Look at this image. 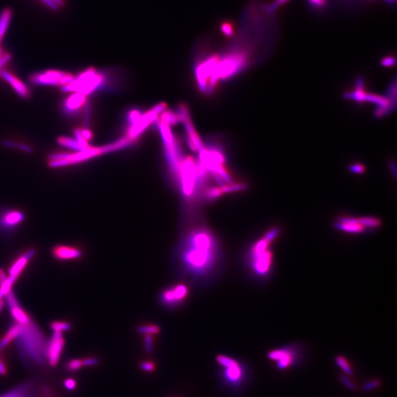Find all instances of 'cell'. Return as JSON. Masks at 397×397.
Masks as SVG:
<instances>
[{"mask_svg": "<svg viewBox=\"0 0 397 397\" xmlns=\"http://www.w3.org/2000/svg\"><path fill=\"white\" fill-rule=\"evenodd\" d=\"M359 220L365 228H374L380 225V221L374 217H363L359 219Z\"/></svg>", "mask_w": 397, "mask_h": 397, "instance_id": "7402d4cb", "label": "cell"}, {"mask_svg": "<svg viewBox=\"0 0 397 397\" xmlns=\"http://www.w3.org/2000/svg\"><path fill=\"white\" fill-rule=\"evenodd\" d=\"M304 349L299 343H290L267 352V358L279 372H287L302 364Z\"/></svg>", "mask_w": 397, "mask_h": 397, "instance_id": "3957f363", "label": "cell"}, {"mask_svg": "<svg viewBox=\"0 0 397 397\" xmlns=\"http://www.w3.org/2000/svg\"><path fill=\"white\" fill-rule=\"evenodd\" d=\"M11 56L7 52L3 47L0 48V72L3 70V68L11 61Z\"/></svg>", "mask_w": 397, "mask_h": 397, "instance_id": "4316f807", "label": "cell"}, {"mask_svg": "<svg viewBox=\"0 0 397 397\" xmlns=\"http://www.w3.org/2000/svg\"><path fill=\"white\" fill-rule=\"evenodd\" d=\"M64 386L66 387V389L69 390V391H73L77 387V382L75 381L74 379H66L64 382Z\"/></svg>", "mask_w": 397, "mask_h": 397, "instance_id": "f546056e", "label": "cell"}, {"mask_svg": "<svg viewBox=\"0 0 397 397\" xmlns=\"http://www.w3.org/2000/svg\"><path fill=\"white\" fill-rule=\"evenodd\" d=\"M86 103V96L75 93L65 99L63 109L67 115L74 116Z\"/></svg>", "mask_w": 397, "mask_h": 397, "instance_id": "8fae6325", "label": "cell"}, {"mask_svg": "<svg viewBox=\"0 0 397 397\" xmlns=\"http://www.w3.org/2000/svg\"><path fill=\"white\" fill-rule=\"evenodd\" d=\"M289 1H290V0H275L272 4L269 5V6L266 8V12L269 13V14H272V13H275L280 7L286 4Z\"/></svg>", "mask_w": 397, "mask_h": 397, "instance_id": "d4e9b609", "label": "cell"}, {"mask_svg": "<svg viewBox=\"0 0 397 397\" xmlns=\"http://www.w3.org/2000/svg\"><path fill=\"white\" fill-rule=\"evenodd\" d=\"M35 254H36V250L34 249H31L17 257L10 267L9 270H8L9 276L19 278L20 275L22 273L23 271L26 268L30 260L33 258Z\"/></svg>", "mask_w": 397, "mask_h": 397, "instance_id": "4fadbf2b", "label": "cell"}, {"mask_svg": "<svg viewBox=\"0 0 397 397\" xmlns=\"http://www.w3.org/2000/svg\"><path fill=\"white\" fill-rule=\"evenodd\" d=\"M8 374V368L6 363H5L4 360H3V357L0 355V375L1 376H6Z\"/></svg>", "mask_w": 397, "mask_h": 397, "instance_id": "e575fe53", "label": "cell"}, {"mask_svg": "<svg viewBox=\"0 0 397 397\" xmlns=\"http://www.w3.org/2000/svg\"><path fill=\"white\" fill-rule=\"evenodd\" d=\"M16 144H17V143L14 142V141L11 140L3 141V145L7 148H11V149L16 148Z\"/></svg>", "mask_w": 397, "mask_h": 397, "instance_id": "74e56055", "label": "cell"}, {"mask_svg": "<svg viewBox=\"0 0 397 397\" xmlns=\"http://www.w3.org/2000/svg\"><path fill=\"white\" fill-rule=\"evenodd\" d=\"M44 4L51 10H58L65 5V0H41Z\"/></svg>", "mask_w": 397, "mask_h": 397, "instance_id": "484cf974", "label": "cell"}, {"mask_svg": "<svg viewBox=\"0 0 397 397\" xmlns=\"http://www.w3.org/2000/svg\"><path fill=\"white\" fill-rule=\"evenodd\" d=\"M24 219V214L20 210H7L0 217V226L6 230H11L19 226Z\"/></svg>", "mask_w": 397, "mask_h": 397, "instance_id": "7c38bea8", "label": "cell"}, {"mask_svg": "<svg viewBox=\"0 0 397 397\" xmlns=\"http://www.w3.org/2000/svg\"><path fill=\"white\" fill-rule=\"evenodd\" d=\"M218 245L214 234L205 228L192 231L186 237L181 258L188 272L195 275L208 274L215 267Z\"/></svg>", "mask_w": 397, "mask_h": 397, "instance_id": "6da1fadb", "label": "cell"}, {"mask_svg": "<svg viewBox=\"0 0 397 397\" xmlns=\"http://www.w3.org/2000/svg\"><path fill=\"white\" fill-rule=\"evenodd\" d=\"M381 385V380H379V379H374V380L367 381L366 383H364L362 387V390L364 392H369L380 388Z\"/></svg>", "mask_w": 397, "mask_h": 397, "instance_id": "603a6c76", "label": "cell"}, {"mask_svg": "<svg viewBox=\"0 0 397 397\" xmlns=\"http://www.w3.org/2000/svg\"><path fill=\"white\" fill-rule=\"evenodd\" d=\"M335 364L348 377H353L355 375V369L350 360L343 355H338L335 358Z\"/></svg>", "mask_w": 397, "mask_h": 397, "instance_id": "ac0fdd59", "label": "cell"}, {"mask_svg": "<svg viewBox=\"0 0 397 397\" xmlns=\"http://www.w3.org/2000/svg\"><path fill=\"white\" fill-rule=\"evenodd\" d=\"M311 6L316 8H323L327 6V0H308Z\"/></svg>", "mask_w": 397, "mask_h": 397, "instance_id": "4dcf8cb0", "label": "cell"}, {"mask_svg": "<svg viewBox=\"0 0 397 397\" xmlns=\"http://www.w3.org/2000/svg\"><path fill=\"white\" fill-rule=\"evenodd\" d=\"M160 330L159 327L153 325H144V326H141L139 328V333L144 334V335H152V334H157L159 333Z\"/></svg>", "mask_w": 397, "mask_h": 397, "instance_id": "cb8c5ba5", "label": "cell"}, {"mask_svg": "<svg viewBox=\"0 0 397 397\" xmlns=\"http://www.w3.org/2000/svg\"><path fill=\"white\" fill-rule=\"evenodd\" d=\"M51 255L56 260L66 261L81 258L84 256V252L74 246L57 245L51 249Z\"/></svg>", "mask_w": 397, "mask_h": 397, "instance_id": "9c48e42d", "label": "cell"}, {"mask_svg": "<svg viewBox=\"0 0 397 397\" xmlns=\"http://www.w3.org/2000/svg\"><path fill=\"white\" fill-rule=\"evenodd\" d=\"M350 378V377L346 376V375H340V380L347 388L354 391V390L356 389V385Z\"/></svg>", "mask_w": 397, "mask_h": 397, "instance_id": "83f0119b", "label": "cell"}, {"mask_svg": "<svg viewBox=\"0 0 397 397\" xmlns=\"http://www.w3.org/2000/svg\"><path fill=\"white\" fill-rule=\"evenodd\" d=\"M269 243L270 242L263 237L255 244L251 251L252 266L258 275L267 274L272 263V253L269 251Z\"/></svg>", "mask_w": 397, "mask_h": 397, "instance_id": "5b68a950", "label": "cell"}, {"mask_svg": "<svg viewBox=\"0 0 397 397\" xmlns=\"http://www.w3.org/2000/svg\"><path fill=\"white\" fill-rule=\"evenodd\" d=\"M189 290L186 285L178 284L174 285L163 292L161 296L162 302L171 308L178 306L181 303L185 302Z\"/></svg>", "mask_w": 397, "mask_h": 397, "instance_id": "ba28073f", "label": "cell"}, {"mask_svg": "<svg viewBox=\"0 0 397 397\" xmlns=\"http://www.w3.org/2000/svg\"><path fill=\"white\" fill-rule=\"evenodd\" d=\"M32 387L31 383L27 382L0 397H33Z\"/></svg>", "mask_w": 397, "mask_h": 397, "instance_id": "2e32d148", "label": "cell"}, {"mask_svg": "<svg viewBox=\"0 0 397 397\" xmlns=\"http://www.w3.org/2000/svg\"><path fill=\"white\" fill-rule=\"evenodd\" d=\"M339 230L350 233H359L365 230V227L362 225L359 219L347 218L343 217L340 219L339 222L335 224Z\"/></svg>", "mask_w": 397, "mask_h": 397, "instance_id": "5bb4252c", "label": "cell"}, {"mask_svg": "<svg viewBox=\"0 0 397 397\" xmlns=\"http://www.w3.org/2000/svg\"><path fill=\"white\" fill-rule=\"evenodd\" d=\"M75 77L69 73L57 70H48L44 72L33 74L31 77V84L36 86H66L74 82Z\"/></svg>", "mask_w": 397, "mask_h": 397, "instance_id": "8992f818", "label": "cell"}, {"mask_svg": "<svg viewBox=\"0 0 397 397\" xmlns=\"http://www.w3.org/2000/svg\"><path fill=\"white\" fill-rule=\"evenodd\" d=\"M145 336H146V341H145L146 349H147V351L150 352L152 349V335H145Z\"/></svg>", "mask_w": 397, "mask_h": 397, "instance_id": "8d00e7d4", "label": "cell"}, {"mask_svg": "<svg viewBox=\"0 0 397 397\" xmlns=\"http://www.w3.org/2000/svg\"><path fill=\"white\" fill-rule=\"evenodd\" d=\"M81 136H83V138L86 141L91 140L92 139V134H91L89 129L86 128L81 129Z\"/></svg>", "mask_w": 397, "mask_h": 397, "instance_id": "d590c367", "label": "cell"}, {"mask_svg": "<svg viewBox=\"0 0 397 397\" xmlns=\"http://www.w3.org/2000/svg\"><path fill=\"white\" fill-rule=\"evenodd\" d=\"M221 29H222V33H223L225 36H228V37H230V36H232V35H233V27H232V24H230V23H223V24H222V27H221Z\"/></svg>", "mask_w": 397, "mask_h": 397, "instance_id": "f1b7e54d", "label": "cell"}, {"mask_svg": "<svg viewBox=\"0 0 397 397\" xmlns=\"http://www.w3.org/2000/svg\"><path fill=\"white\" fill-rule=\"evenodd\" d=\"M387 2H389V3H392V2H395L396 0H386Z\"/></svg>", "mask_w": 397, "mask_h": 397, "instance_id": "60d3db41", "label": "cell"}, {"mask_svg": "<svg viewBox=\"0 0 397 397\" xmlns=\"http://www.w3.org/2000/svg\"><path fill=\"white\" fill-rule=\"evenodd\" d=\"M22 330L23 327L16 322L11 325L3 338H0V351L6 349L15 340H17L22 333Z\"/></svg>", "mask_w": 397, "mask_h": 397, "instance_id": "9a60e30c", "label": "cell"}, {"mask_svg": "<svg viewBox=\"0 0 397 397\" xmlns=\"http://www.w3.org/2000/svg\"><path fill=\"white\" fill-rule=\"evenodd\" d=\"M84 367L82 359H71L66 363V368L67 371L74 372L79 371Z\"/></svg>", "mask_w": 397, "mask_h": 397, "instance_id": "44dd1931", "label": "cell"}, {"mask_svg": "<svg viewBox=\"0 0 397 397\" xmlns=\"http://www.w3.org/2000/svg\"><path fill=\"white\" fill-rule=\"evenodd\" d=\"M65 343L66 341L63 333L53 332L52 336L49 343H47L46 350V361L51 366H56L59 363L64 351Z\"/></svg>", "mask_w": 397, "mask_h": 397, "instance_id": "52a82bcc", "label": "cell"}, {"mask_svg": "<svg viewBox=\"0 0 397 397\" xmlns=\"http://www.w3.org/2000/svg\"><path fill=\"white\" fill-rule=\"evenodd\" d=\"M50 327L53 332L63 333L64 332L69 331L71 328V325L69 322L56 321V322H51Z\"/></svg>", "mask_w": 397, "mask_h": 397, "instance_id": "ffe728a7", "label": "cell"}, {"mask_svg": "<svg viewBox=\"0 0 397 397\" xmlns=\"http://www.w3.org/2000/svg\"><path fill=\"white\" fill-rule=\"evenodd\" d=\"M0 77L3 78V79L6 82L8 83V84L11 85V87L14 89L16 94H17L20 97L24 98V99H28V97H30L31 92H30V90L28 89V86H27L24 83L21 82L19 78L13 75L12 73L3 69V70L0 72Z\"/></svg>", "mask_w": 397, "mask_h": 397, "instance_id": "30bf717a", "label": "cell"}, {"mask_svg": "<svg viewBox=\"0 0 397 397\" xmlns=\"http://www.w3.org/2000/svg\"><path fill=\"white\" fill-rule=\"evenodd\" d=\"M7 278H8V276H7L5 271L3 269H0V284L6 281Z\"/></svg>", "mask_w": 397, "mask_h": 397, "instance_id": "f35d334b", "label": "cell"}, {"mask_svg": "<svg viewBox=\"0 0 397 397\" xmlns=\"http://www.w3.org/2000/svg\"><path fill=\"white\" fill-rule=\"evenodd\" d=\"M98 362H99V360L96 358H86L83 359V364H84V366H94V365L97 364Z\"/></svg>", "mask_w": 397, "mask_h": 397, "instance_id": "d6a6232c", "label": "cell"}, {"mask_svg": "<svg viewBox=\"0 0 397 397\" xmlns=\"http://www.w3.org/2000/svg\"><path fill=\"white\" fill-rule=\"evenodd\" d=\"M12 16V11L10 8H6L0 13V48L2 47V41L9 28Z\"/></svg>", "mask_w": 397, "mask_h": 397, "instance_id": "e0dca14e", "label": "cell"}, {"mask_svg": "<svg viewBox=\"0 0 397 397\" xmlns=\"http://www.w3.org/2000/svg\"><path fill=\"white\" fill-rule=\"evenodd\" d=\"M154 368H155V365L152 362H143L142 363H141V368L144 371L152 372Z\"/></svg>", "mask_w": 397, "mask_h": 397, "instance_id": "1f68e13d", "label": "cell"}, {"mask_svg": "<svg viewBox=\"0 0 397 397\" xmlns=\"http://www.w3.org/2000/svg\"><path fill=\"white\" fill-rule=\"evenodd\" d=\"M104 75L96 72L94 69H89L81 73L74 82L63 86L61 89L64 92H75L89 95L104 84Z\"/></svg>", "mask_w": 397, "mask_h": 397, "instance_id": "277c9868", "label": "cell"}, {"mask_svg": "<svg viewBox=\"0 0 397 397\" xmlns=\"http://www.w3.org/2000/svg\"><path fill=\"white\" fill-rule=\"evenodd\" d=\"M58 142L63 147L74 151L75 152L84 150L83 147H81V144L78 143V141L76 139H72V138L61 137L58 139Z\"/></svg>", "mask_w": 397, "mask_h": 397, "instance_id": "d6986e66", "label": "cell"}, {"mask_svg": "<svg viewBox=\"0 0 397 397\" xmlns=\"http://www.w3.org/2000/svg\"><path fill=\"white\" fill-rule=\"evenodd\" d=\"M5 305V302L4 300H1L0 301V313H1L2 310H3V308H4Z\"/></svg>", "mask_w": 397, "mask_h": 397, "instance_id": "ab89813d", "label": "cell"}, {"mask_svg": "<svg viewBox=\"0 0 397 397\" xmlns=\"http://www.w3.org/2000/svg\"><path fill=\"white\" fill-rule=\"evenodd\" d=\"M16 148L22 151V152H26V153H32L33 152V148L31 146L28 145V144H22V143H17L16 144Z\"/></svg>", "mask_w": 397, "mask_h": 397, "instance_id": "836d02e7", "label": "cell"}, {"mask_svg": "<svg viewBox=\"0 0 397 397\" xmlns=\"http://www.w3.org/2000/svg\"><path fill=\"white\" fill-rule=\"evenodd\" d=\"M222 368V379L224 384L231 389L243 388L250 377L248 367L243 362L227 355H219L216 358Z\"/></svg>", "mask_w": 397, "mask_h": 397, "instance_id": "7a4b0ae2", "label": "cell"}]
</instances>
